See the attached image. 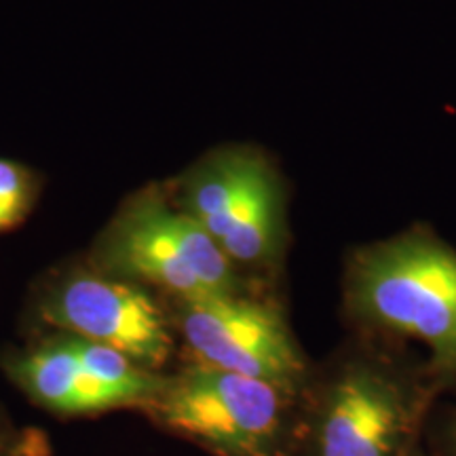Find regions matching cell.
I'll return each instance as SVG.
<instances>
[{
  "label": "cell",
  "mask_w": 456,
  "mask_h": 456,
  "mask_svg": "<svg viewBox=\"0 0 456 456\" xmlns=\"http://www.w3.org/2000/svg\"><path fill=\"white\" fill-rule=\"evenodd\" d=\"M340 313L351 336L420 346L440 395L456 391V245L440 232L416 224L353 248Z\"/></svg>",
  "instance_id": "cell-2"
},
{
  "label": "cell",
  "mask_w": 456,
  "mask_h": 456,
  "mask_svg": "<svg viewBox=\"0 0 456 456\" xmlns=\"http://www.w3.org/2000/svg\"><path fill=\"white\" fill-rule=\"evenodd\" d=\"M95 269L144 285L163 300L262 292L197 220L155 191L135 197L117 216L102 239Z\"/></svg>",
  "instance_id": "cell-4"
},
{
  "label": "cell",
  "mask_w": 456,
  "mask_h": 456,
  "mask_svg": "<svg viewBox=\"0 0 456 456\" xmlns=\"http://www.w3.org/2000/svg\"><path fill=\"white\" fill-rule=\"evenodd\" d=\"M425 448L431 456H456V403L433 412L427 427Z\"/></svg>",
  "instance_id": "cell-10"
},
{
  "label": "cell",
  "mask_w": 456,
  "mask_h": 456,
  "mask_svg": "<svg viewBox=\"0 0 456 456\" xmlns=\"http://www.w3.org/2000/svg\"><path fill=\"white\" fill-rule=\"evenodd\" d=\"M298 402L281 387L184 363L140 414L209 456H292Z\"/></svg>",
  "instance_id": "cell-3"
},
{
  "label": "cell",
  "mask_w": 456,
  "mask_h": 456,
  "mask_svg": "<svg viewBox=\"0 0 456 456\" xmlns=\"http://www.w3.org/2000/svg\"><path fill=\"white\" fill-rule=\"evenodd\" d=\"M37 313L55 334L108 346L152 372H167L178 351L167 302L95 266L68 271L45 285Z\"/></svg>",
  "instance_id": "cell-6"
},
{
  "label": "cell",
  "mask_w": 456,
  "mask_h": 456,
  "mask_svg": "<svg viewBox=\"0 0 456 456\" xmlns=\"http://www.w3.org/2000/svg\"><path fill=\"white\" fill-rule=\"evenodd\" d=\"M37 201V180L24 165L0 159V232L13 231Z\"/></svg>",
  "instance_id": "cell-8"
},
{
  "label": "cell",
  "mask_w": 456,
  "mask_h": 456,
  "mask_svg": "<svg viewBox=\"0 0 456 456\" xmlns=\"http://www.w3.org/2000/svg\"><path fill=\"white\" fill-rule=\"evenodd\" d=\"M0 456H51L47 433L17 425L0 406Z\"/></svg>",
  "instance_id": "cell-9"
},
{
  "label": "cell",
  "mask_w": 456,
  "mask_h": 456,
  "mask_svg": "<svg viewBox=\"0 0 456 456\" xmlns=\"http://www.w3.org/2000/svg\"><path fill=\"white\" fill-rule=\"evenodd\" d=\"M440 399L423 359L349 334L300 393L292 456H410Z\"/></svg>",
  "instance_id": "cell-1"
},
{
  "label": "cell",
  "mask_w": 456,
  "mask_h": 456,
  "mask_svg": "<svg viewBox=\"0 0 456 456\" xmlns=\"http://www.w3.org/2000/svg\"><path fill=\"white\" fill-rule=\"evenodd\" d=\"M167 302L186 363L271 383L300 395L315 362L296 338L281 302L266 292Z\"/></svg>",
  "instance_id": "cell-5"
},
{
  "label": "cell",
  "mask_w": 456,
  "mask_h": 456,
  "mask_svg": "<svg viewBox=\"0 0 456 456\" xmlns=\"http://www.w3.org/2000/svg\"><path fill=\"white\" fill-rule=\"evenodd\" d=\"M9 380L34 406L60 419L138 410V402L91 368L72 336L53 334L4 359Z\"/></svg>",
  "instance_id": "cell-7"
},
{
  "label": "cell",
  "mask_w": 456,
  "mask_h": 456,
  "mask_svg": "<svg viewBox=\"0 0 456 456\" xmlns=\"http://www.w3.org/2000/svg\"><path fill=\"white\" fill-rule=\"evenodd\" d=\"M410 456H431V454H429V450H427V448H425V444H423V446H419V448H416L414 452L410 454Z\"/></svg>",
  "instance_id": "cell-11"
}]
</instances>
